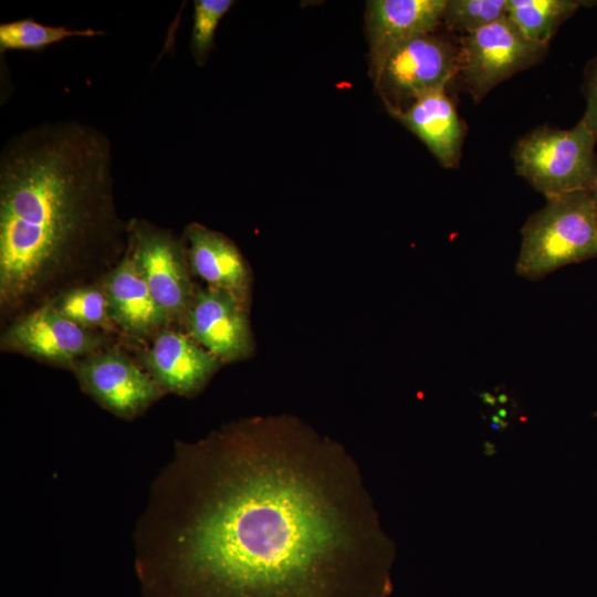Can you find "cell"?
Returning a JSON list of instances; mask_svg holds the SVG:
<instances>
[{
	"mask_svg": "<svg viewBox=\"0 0 597 597\" xmlns=\"http://www.w3.org/2000/svg\"><path fill=\"white\" fill-rule=\"evenodd\" d=\"M597 256L593 191H575L546 199L521 230L516 273L531 281Z\"/></svg>",
	"mask_w": 597,
	"mask_h": 597,
	"instance_id": "cell-3",
	"label": "cell"
},
{
	"mask_svg": "<svg viewBox=\"0 0 597 597\" xmlns=\"http://www.w3.org/2000/svg\"><path fill=\"white\" fill-rule=\"evenodd\" d=\"M182 238L192 274L206 286L229 292L251 305L252 271L230 238L198 222L189 223Z\"/></svg>",
	"mask_w": 597,
	"mask_h": 597,
	"instance_id": "cell-13",
	"label": "cell"
},
{
	"mask_svg": "<svg viewBox=\"0 0 597 597\" xmlns=\"http://www.w3.org/2000/svg\"><path fill=\"white\" fill-rule=\"evenodd\" d=\"M233 4L232 0L193 1L190 52L199 66L206 63L213 48L217 28Z\"/></svg>",
	"mask_w": 597,
	"mask_h": 597,
	"instance_id": "cell-20",
	"label": "cell"
},
{
	"mask_svg": "<svg viewBox=\"0 0 597 597\" xmlns=\"http://www.w3.org/2000/svg\"><path fill=\"white\" fill-rule=\"evenodd\" d=\"M73 373L83 392L125 420L139 417L166 395L140 363L111 345L78 362Z\"/></svg>",
	"mask_w": 597,
	"mask_h": 597,
	"instance_id": "cell-9",
	"label": "cell"
},
{
	"mask_svg": "<svg viewBox=\"0 0 597 597\" xmlns=\"http://www.w3.org/2000/svg\"><path fill=\"white\" fill-rule=\"evenodd\" d=\"M582 90L586 100L582 118L597 138V54L586 64Z\"/></svg>",
	"mask_w": 597,
	"mask_h": 597,
	"instance_id": "cell-21",
	"label": "cell"
},
{
	"mask_svg": "<svg viewBox=\"0 0 597 597\" xmlns=\"http://www.w3.org/2000/svg\"><path fill=\"white\" fill-rule=\"evenodd\" d=\"M506 8L507 0H447L442 23L467 35L506 17Z\"/></svg>",
	"mask_w": 597,
	"mask_h": 597,
	"instance_id": "cell-19",
	"label": "cell"
},
{
	"mask_svg": "<svg viewBox=\"0 0 597 597\" xmlns=\"http://www.w3.org/2000/svg\"><path fill=\"white\" fill-rule=\"evenodd\" d=\"M388 113L416 135L442 167L459 166L465 126L447 88L428 93L406 108Z\"/></svg>",
	"mask_w": 597,
	"mask_h": 597,
	"instance_id": "cell-15",
	"label": "cell"
},
{
	"mask_svg": "<svg viewBox=\"0 0 597 597\" xmlns=\"http://www.w3.org/2000/svg\"><path fill=\"white\" fill-rule=\"evenodd\" d=\"M109 346L101 332L72 322L45 303L9 323L0 338L2 352L71 369L85 357Z\"/></svg>",
	"mask_w": 597,
	"mask_h": 597,
	"instance_id": "cell-8",
	"label": "cell"
},
{
	"mask_svg": "<svg viewBox=\"0 0 597 597\" xmlns=\"http://www.w3.org/2000/svg\"><path fill=\"white\" fill-rule=\"evenodd\" d=\"M142 597H387L394 548L357 462L291 415L178 441L134 531Z\"/></svg>",
	"mask_w": 597,
	"mask_h": 597,
	"instance_id": "cell-1",
	"label": "cell"
},
{
	"mask_svg": "<svg viewBox=\"0 0 597 597\" xmlns=\"http://www.w3.org/2000/svg\"><path fill=\"white\" fill-rule=\"evenodd\" d=\"M128 221L114 196L107 135L78 121L45 122L0 151V316L6 326L124 258Z\"/></svg>",
	"mask_w": 597,
	"mask_h": 597,
	"instance_id": "cell-2",
	"label": "cell"
},
{
	"mask_svg": "<svg viewBox=\"0 0 597 597\" xmlns=\"http://www.w3.org/2000/svg\"><path fill=\"white\" fill-rule=\"evenodd\" d=\"M128 228V254L170 327L181 329L196 289L184 238L144 219H130Z\"/></svg>",
	"mask_w": 597,
	"mask_h": 597,
	"instance_id": "cell-5",
	"label": "cell"
},
{
	"mask_svg": "<svg viewBox=\"0 0 597 597\" xmlns=\"http://www.w3.org/2000/svg\"><path fill=\"white\" fill-rule=\"evenodd\" d=\"M593 200H594L595 220H596V227H597V186L593 190Z\"/></svg>",
	"mask_w": 597,
	"mask_h": 597,
	"instance_id": "cell-22",
	"label": "cell"
},
{
	"mask_svg": "<svg viewBox=\"0 0 597 597\" xmlns=\"http://www.w3.org/2000/svg\"><path fill=\"white\" fill-rule=\"evenodd\" d=\"M597 138L583 118L570 128L535 127L512 149L516 174L546 199L593 191L597 186Z\"/></svg>",
	"mask_w": 597,
	"mask_h": 597,
	"instance_id": "cell-4",
	"label": "cell"
},
{
	"mask_svg": "<svg viewBox=\"0 0 597 597\" xmlns=\"http://www.w3.org/2000/svg\"><path fill=\"white\" fill-rule=\"evenodd\" d=\"M249 310L229 292L196 285L181 329L223 365L242 362L255 350Z\"/></svg>",
	"mask_w": 597,
	"mask_h": 597,
	"instance_id": "cell-10",
	"label": "cell"
},
{
	"mask_svg": "<svg viewBox=\"0 0 597 597\" xmlns=\"http://www.w3.org/2000/svg\"><path fill=\"white\" fill-rule=\"evenodd\" d=\"M139 363L166 394L186 398L199 395L223 365L177 327L156 334Z\"/></svg>",
	"mask_w": 597,
	"mask_h": 597,
	"instance_id": "cell-11",
	"label": "cell"
},
{
	"mask_svg": "<svg viewBox=\"0 0 597 597\" xmlns=\"http://www.w3.org/2000/svg\"><path fill=\"white\" fill-rule=\"evenodd\" d=\"M111 318L117 331L134 339L150 341L169 321L126 251L102 279Z\"/></svg>",
	"mask_w": 597,
	"mask_h": 597,
	"instance_id": "cell-14",
	"label": "cell"
},
{
	"mask_svg": "<svg viewBox=\"0 0 597 597\" xmlns=\"http://www.w3.org/2000/svg\"><path fill=\"white\" fill-rule=\"evenodd\" d=\"M447 0H370L366 4L365 25L373 81L385 62L411 39L436 32L442 23Z\"/></svg>",
	"mask_w": 597,
	"mask_h": 597,
	"instance_id": "cell-12",
	"label": "cell"
},
{
	"mask_svg": "<svg viewBox=\"0 0 597 597\" xmlns=\"http://www.w3.org/2000/svg\"><path fill=\"white\" fill-rule=\"evenodd\" d=\"M585 3L578 0H507L506 18L528 40L549 45L559 27Z\"/></svg>",
	"mask_w": 597,
	"mask_h": 597,
	"instance_id": "cell-16",
	"label": "cell"
},
{
	"mask_svg": "<svg viewBox=\"0 0 597 597\" xmlns=\"http://www.w3.org/2000/svg\"><path fill=\"white\" fill-rule=\"evenodd\" d=\"M458 41L457 77L475 103L500 83L541 63L549 48L528 40L506 17Z\"/></svg>",
	"mask_w": 597,
	"mask_h": 597,
	"instance_id": "cell-6",
	"label": "cell"
},
{
	"mask_svg": "<svg viewBox=\"0 0 597 597\" xmlns=\"http://www.w3.org/2000/svg\"><path fill=\"white\" fill-rule=\"evenodd\" d=\"M103 34H105L103 30L48 25L33 18H24L0 24V52L42 51L69 38H93Z\"/></svg>",
	"mask_w": 597,
	"mask_h": 597,
	"instance_id": "cell-17",
	"label": "cell"
},
{
	"mask_svg": "<svg viewBox=\"0 0 597 597\" xmlns=\"http://www.w3.org/2000/svg\"><path fill=\"white\" fill-rule=\"evenodd\" d=\"M459 41L436 32L422 34L395 50L374 81L387 112L447 88L459 73Z\"/></svg>",
	"mask_w": 597,
	"mask_h": 597,
	"instance_id": "cell-7",
	"label": "cell"
},
{
	"mask_svg": "<svg viewBox=\"0 0 597 597\" xmlns=\"http://www.w3.org/2000/svg\"><path fill=\"white\" fill-rule=\"evenodd\" d=\"M57 312L92 331L118 332L101 282L72 287L48 302Z\"/></svg>",
	"mask_w": 597,
	"mask_h": 597,
	"instance_id": "cell-18",
	"label": "cell"
}]
</instances>
